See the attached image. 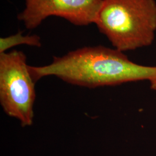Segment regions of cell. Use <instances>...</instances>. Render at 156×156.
Segmentation results:
<instances>
[{
	"instance_id": "obj_1",
	"label": "cell",
	"mask_w": 156,
	"mask_h": 156,
	"mask_svg": "<svg viewBox=\"0 0 156 156\" xmlns=\"http://www.w3.org/2000/svg\"><path fill=\"white\" fill-rule=\"evenodd\" d=\"M35 82L54 76L68 83L89 89L115 86L149 80L156 75V66H145L131 61L123 51L104 46H86L53 57L44 66H29Z\"/></svg>"
},
{
	"instance_id": "obj_2",
	"label": "cell",
	"mask_w": 156,
	"mask_h": 156,
	"mask_svg": "<svg viewBox=\"0 0 156 156\" xmlns=\"http://www.w3.org/2000/svg\"><path fill=\"white\" fill-rule=\"evenodd\" d=\"M94 24L117 50L149 46L155 38L156 2L103 0Z\"/></svg>"
},
{
	"instance_id": "obj_3",
	"label": "cell",
	"mask_w": 156,
	"mask_h": 156,
	"mask_svg": "<svg viewBox=\"0 0 156 156\" xmlns=\"http://www.w3.org/2000/svg\"><path fill=\"white\" fill-rule=\"evenodd\" d=\"M35 83L23 51L0 53V104L6 114L23 127L33 123Z\"/></svg>"
},
{
	"instance_id": "obj_4",
	"label": "cell",
	"mask_w": 156,
	"mask_h": 156,
	"mask_svg": "<svg viewBox=\"0 0 156 156\" xmlns=\"http://www.w3.org/2000/svg\"><path fill=\"white\" fill-rule=\"evenodd\" d=\"M103 0H24L17 19L26 27H38L48 17H60L75 26L95 23Z\"/></svg>"
},
{
	"instance_id": "obj_5",
	"label": "cell",
	"mask_w": 156,
	"mask_h": 156,
	"mask_svg": "<svg viewBox=\"0 0 156 156\" xmlns=\"http://www.w3.org/2000/svg\"><path fill=\"white\" fill-rule=\"evenodd\" d=\"M20 45H26L39 48L42 46L41 39L37 35H24L19 31L14 35L0 38V53H5L13 47Z\"/></svg>"
},
{
	"instance_id": "obj_6",
	"label": "cell",
	"mask_w": 156,
	"mask_h": 156,
	"mask_svg": "<svg viewBox=\"0 0 156 156\" xmlns=\"http://www.w3.org/2000/svg\"><path fill=\"white\" fill-rule=\"evenodd\" d=\"M149 81L150 82L151 89L156 93V75L153 78H151Z\"/></svg>"
}]
</instances>
